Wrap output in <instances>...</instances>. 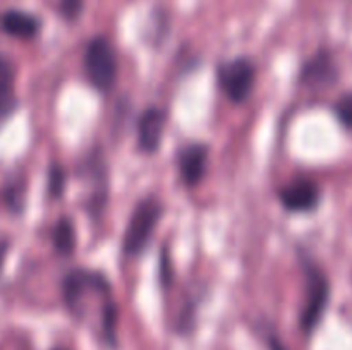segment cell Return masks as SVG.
Segmentation results:
<instances>
[{
	"label": "cell",
	"mask_w": 352,
	"mask_h": 350,
	"mask_svg": "<svg viewBox=\"0 0 352 350\" xmlns=\"http://www.w3.org/2000/svg\"><path fill=\"white\" fill-rule=\"evenodd\" d=\"M41 30V21L34 14L21 9H6L0 12V33L16 40H33Z\"/></svg>",
	"instance_id": "9"
},
{
	"label": "cell",
	"mask_w": 352,
	"mask_h": 350,
	"mask_svg": "<svg viewBox=\"0 0 352 350\" xmlns=\"http://www.w3.org/2000/svg\"><path fill=\"white\" fill-rule=\"evenodd\" d=\"M52 240H54V247L58 254H71L76 247V232L74 225H72L71 220L67 216L58 220L54 226V232H52Z\"/></svg>",
	"instance_id": "11"
},
{
	"label": "cell",
	"mask_w": 352,
	"mask_h": 350,
	"mask_svg": "<svg viewBox=\"0 0 352 350\" xmlns=\"http://www.w3.org/2000/svg\"><path fill=\"white\" fill-rule=\"evenodd\" d=\"M85 10V0H58V14L67 23H74Z\"/></svg>",
	"instance_id": "13"
},
{
	"label": "cell",
	"mask_w": 352,
	"mask_h": 350,
	"mask_svg": "<svg viewBox=\"0 0 352 350\" xmlns=\"http://www.w3.org/2000/svg\"><path fill=\"white\" fill-rule=\"evenodd\" d=\"M16 108V69L6 55L0 54V127L14 115Z\"/></svg>",
	"instance_id": "10"
},
{
	"label": "cell",
	"mask_w": 352,
	"mask_h": 350,
	"mask_svg": "<svg viewBox=\"0 0 352 350\" xmlns=\"http://www.w3.org/2000/svg\"><path fill=\"white\" fill-rule=\"evenodd\" d=\"M85 71L89 82L98 91H110L119 75V60L109 38L95 36L85 51Z\"/></svg>",
	"instance_id": "3"
},
{
	"label": "cell",
	"mask_w": 352,
	"mask_h": 350,
	"mask_svg": "<svg viewBox=\"0 0 352 350\" xmlns=\"http://www.w3.org/2000/svg\"><path fill=\"white\" fill-rule=\"evenodd\" d=\"M282 206L291 213H309L322 201V189L313 178L298 177L278 192Z\"/></svg>",
	"instance_id": "5"
},
{
	"label": "cell",
	"mask_w": 352,
	"mask_h": 350,
	"mask_svg": "<svg viewBox=\"0 0 352 350\" xmlns=\"http://www.w3.org/2000/svg\"><path fill=\"white\" fill-rule=\"evenodd\" d=\"M7 249H9V244H7L6 240H0V270H2V264H3V259H6Z\"/></svg>",
	"instance_id": "15"
},
{
	"label": "cell",
	"mask_w": 352,
	"mask_h": 350,
	"mask_svg": "<svg viewBox=\"0 0 352 350\" xmlns=\"http://www.w3.org/2000/svg\"><path fill=\"white\" fill-rule=\"evenodd\" d=\"M165 124H167V113L158 106L144 110L143 115L138 122V144L143 153H155L160 148L162 137H164Z\"/></svg>",
	"instance_id": "7"
},
{
	"label": "cell",
	"mask_w": 352,
	"mask_h": 350,
	"mask_svg": "<svg viewBox=\"0 0 352 350\" xmlns=\"http://www.w3.org/2000/svg\"><path fill=\"white\" fill-rule=\"evenodd\" d=\"M340 79V67L336 57L329 50H318L309 60L305 62L299 74V81L308 88H332Z\"/></svg>",
	"instance_id": "6"
},
{
	"label": "cell",
	"mask_w": 352,
	"mask_h": 350,
	"mask_svg": "<svg viewBox=\"0 0 352 350\" xmlns=\"http://www.w3.org/2000/svg\"><path fill=\"white\" fill-rule=\"evenodd\" d=\"M256 79V67L248 57H237L219 67V84L232 103L250 98Z\"/></svg>",
	"instance_id": "4"
},
{
	"label": "cell",
	"mask_w": 352,
	"mask_h": 350,
	"mask_svg": "<svg viewBox=\"0 0 352 350\" xmlns=\"http://www.w3.org/2000/svg\"><path fill=\"white\" fill-rule=\"evenodd\" d=\"M206 163H208V148L205 144H188L177 154L179 174H181L184 184L189 187H195L203 180Z\"/></svg>",
	"instance_id": "8"
},
{
	"label": "cell",
	"mask_w": 352,
	"mask_h": 350,
	"mask_svg": "<svg viewBox=\"0 0 352 350\" xmlns=\"http://www.w3.org/2000/svg\"><path fill=\"white\" fill-rule=\"evenodd\" d=\"M55 350H64V349H55Z\"/></svg>",
	"instance_id": "17"
},
{
	"label": "cell",
	"mask_w": 352,
	"mask_h": 350,
	"mask_svg": "<svg viewBox=\"0 0 352 350\" xmlns=\"http://www.w3.org/2000/svg\"><path fill=\"white\" fill-rule=\"evenodd\" d=\"M65 187V174L60 167H52L48 177V191L54 198H60Z\"/></svg>",
	"instance_id": "14"
},
{
	"label": "cell",
	"mask_w": 352,
	"mask_h": 350,
	"mask_svg": "<svg viewBox=\"0 0 352 350\" xmlns=\"http://www.w3.org/2000/svg\"><path fill=\"white\" fill-rule=\"evenodd\" d=\"M302 270L306 277V301L302 305L299 325L305 335H311L325 316L330 302V280L325 271L311 259H302Z\"/></svg>",
	"instance_id": "1"
},
{
	"label": "cell",
	"mask_w": 352,
	"mask_h": 350,
	"mask_svg": "<svg viewBox=\"0 0 352 350\" xmlns=\"http://www.w3.org/2000/svg\"><path fill=\"white\" fill-rule=\"evenodd\" d=\"M333 113H336V119L339 120L340 126L352 132V91H346L336 100Z\"/></svg>",
	"instance_id": "12"
},
{
	"label": "cell",
	"mask_w": 352,
	"mask_h": 350,
	"mask_svg": "<svg viewBox=\"0 0 352 350\" xmlns=\"http://www.w3.org/2000/svg\"><path fill=\"white\" fill-rule=\"evenodd\" d=\"M268 343H270V350H285V347L282 345V343L278 342V340L275 338V336H274V338L268 340Z\"/></svg>",
	"instance_id": "16"
},
{
	"label": "cell",
	"mask_w": 352,
	"mask_h": 350,
	"mask_svg": "<svg viewBox=\"0 0 352 350\" xmlns=\"http://www.w3.org/2000/svg\"><path fill=\"white\" fill-rule=\"evenodd\" d=\"M162 211H164V208H162L160 201L153 196L141 199L138 202L122 237L124 256L134 257L143 253L144 247L153 237L158 222H160Z\"/></svg>",
	"instance_id": "2"
}]
</instances>
